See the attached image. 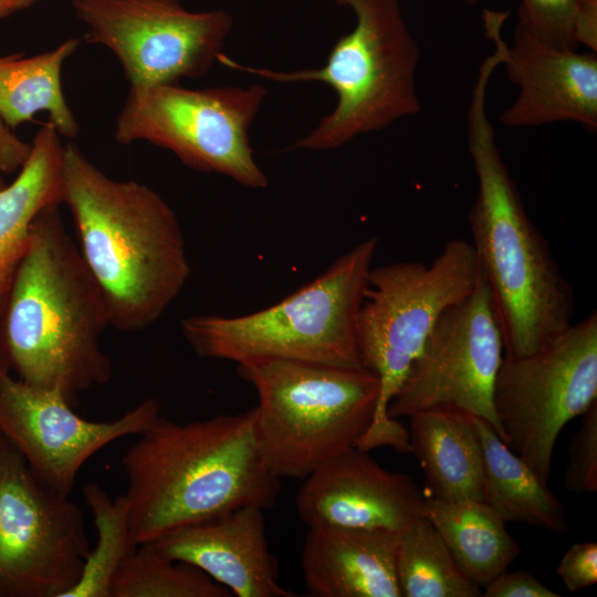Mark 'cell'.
<instances>
[{
    "instance_id": "10",
    "label": "cell",
    "mask_w": 597,
    "mask_h": 597,
    "mask_svg": "<svg viewBox=\"0 0 597 597\" xmlns=\"http://www.w3.org/2000/svg\"><path fill=\"white\" fill-rule=\"evenodd\" d=\"M595 401V311L532 354H504L494 384V411L504 442L545 483L562 429Z\"/></svg>"
},
{
    "instance_id": "28",
    "label": "cell",
    "mask_w": 597,
    "mask_h": 597,
    "mask_svg": "<svg viewBox=\"0 0 597 597\" xmlns=\"http://www.w3.org/2000/svg\"><path fill=\"white\" fill-rule=\"evenodd\" d=\"M567 448L564 486L576 493L597 491V401L583 415Z\"/></svg>"
},
{
    "instance_id": "1",
    "label": "cell",
    "mask_w": 597,
    "mask_h": 597,
    "mask_svg": "<svg viewBox=\"0 0 597 597\" xmlns=\"http://www.w3.org/2000/svg\"><path fill=\"white\" fill-rule=\"evenodd\" d=\"M59 206L42 209L32 222L0 316V357L20 380L57 391L77 407L82 392L112 378L101 347L111 320Z\"/></svg>"
},
{
    "instance_id": "8",
    "label": "cell",
    "mask_w": 597,
    "mask_h": 597,
    "mask_svg": "<svg viewBox=\"0 0 597 597\" xmlns=\"http://www.w3.org/2000/svg\"><path fill=\"white\" fill-rule=\"evenodd\" d=\"M238 374L256 390L254 436L279 479L304 480L355 447L379 392L378 378L366 368L264 359L238 364Z\"/></svg>"
},
{
    "instance_id": "14",
    "label": "cell",
    "mask_w": 597,
    "mask_h": 597,
    "mask_svg": "<svg viewBox=\"0 0 597 597\" xmlns=\"http://www.w3.org/2000/svg\"><path fill=\"white\" fill-rule=\"evenodd\" d=\"M160 416L150 397L111 421L80 416L57 391L29 385L0 357V433L40 482L70 496L82 467L117 439L140 434Z\"/></svg>"
},
{
    "instance_id": "24",
    "label": "cell",
    "mask_w": 597,
    "mask_h": 597,
    "mask_svg": "<svg viewBox=\"0 0 597 597\" xmlns=\"http://www.w3.org/2000/svg\"><path fill=\"white\" fill-rule=\"evenodd\" d=\"M396 567L401 597L482 596L481 588L464 576L423 515L399 533Z\"/></svg>"
},
{
    "instance_id": "34",
    "label": "cell",
    "mask_w": 597,
    "mask_h": 597,
    "mask_svg": "<svg viewBox=\"0 0 597 597\" xmlns=\"http://www.w3.org/2000/svg\"><path fill=\"white\" fill-rule=\"evenodd\" d=\"M6 181L2 178V174H0V190L6 186Z\"/></svg>"
},
{
    "instance_id": "25",
    "label": "cell",
    "mask_w": 597,
    "mask_h": 597,
    "mask_svg": "<svg viewBox=\"0 0 597 597\" xmlns=\"http://www.w3.org/2000/svg\"><path fill=\"white\" fill-rule=\"evenodd\" d=\"M83 496L94 517L97 540L77 584L65 597H109L117 569L138 546L130 527L128 503L124 494L111 499L95 483L83 488Z\"/></svg>"
},
{
    "instance_id": "9",
    "label": "cell",
    "mask_w": 597,
    "mask_h": 597,
    "mask_svg": "<svg viewBox=\"0 0 597 597\" xmlns=\"http://www.w3.org/2000/svg\"><path fill=\"white\" fill-rule=\"evenodd\" d=\"M266 94L261 85L129 86L115 139L148 142L170 150L190 168L263 189L269 181L254 159L249 132Z\"/></svg>"
},
{
    "instance_id": "17",
    "label": "cell",
    "mask_w": 597,
    "mask_h": 597,
    "mask_svg": "<svg viewBox=\"0 0 597 597\" xmlns=\"http://www.w3.org/2000/svg\"><path fill=\"white\" fill-rule=\"evenodd\" d=\"M151 544L191 565L237 597H294L279 580L264 509L242 506L165 534Z\"/></svg>"
},
{
    "instance_id": "23",
    "label": "cell",
    "mask_w": 597,
    "mask_h": 597,
    "mask_svg": "<svg viewBox=\"0 0 597 597\" xmlns=\"http://www.w3.org/2000/svg\"><path fill=\"white\" fill-rule=\"evenodd\" d=\"M77 39H69L51 51L33 56H0V115L15 128L45 112L60 136L73 138L80 127L62 90L64 62L76 51Z\"/></svg>"
},
{
    "instance_id": "31",
    "label": "cell",
    "mask_w": 597,
    "mask_h": 597,
    "mask_svg": "<svg viewBox=\"0 0 597 597\" xmlns=\"http://www.w3.org/2000/svg\"><path fill=\"white\" fill-rule=\"evenodd\" d=\"M32 143L20 139L0 115V174L20 170L28 160Z\"/></svg>"
},
{
    "instance_id": "12",
    "label": "cell",
    "mask_w": 597,
    "mask_h": 597,
    "mask_svg": "<svg viewBox=\"0 0 597 597\" xmlns=\"http://www.w3.org/2000/svg\"><path fill=\"white\" fill-rule=\"evenodd\" d=\"M86 41L117 57L129 86L203 76L233 25L224 10L189 11L179 0H73Z\"/></svg>"
},
{
    "instance_id": "15",
    "label": "cell",
    "mask_w": 597,
    "mask_h": 597,
    "mask_svg": "<svg viewBox=\"0 0 597 597\" xmlns=\"http://www.w3.org/2000/svg\"><path fill=\"white\" fill-rule=\"evenodd\" d=\"M295 505L307 527L400 533L422 515L425 494L410 476L383 468L368 451L348 448L306 479Z\"/></svg>"
},
{
    "instance_id": "18",
    "label": "cell",
    "mask_w": 597,
    "mask_h": 597,
    "mask_svg": "<svg viewBox=\"0 0 597 597\" xmlns=\"http://www.w3.org/2000/svg\"><path fill=\"white\" fill-rule=\"evenodd\" d=\"M398 533L350 527H308L301 567L313 597H401Z\"/></svg>"
},
{
    "instance_id": "36",
    "label": "cell",
    "mask_w": 597,
    "mask_h": 597,
    "mask_svg": "<svg viewBox=\"0 0 597 597\" xmlns=\"http://www.w3.org/2000/svg\"><path fill=\"white\" fill-rule=\"evenodd\" d=\"M335 1L337 2L338 0H335Z\"/></svg>"
},
{
    "instance_id": "19",
    "label": "cell",
    "mask_w": 597,
    "mask_h": 597,
    "mask_svg": "<svg viewBox=\"0 0 597 597\" xmlns=\"http://www.w3.org/2000/svg\"><path fill=\"white\" fill-rule=\"evenodd\" d=\"M410 453L419 461L425 496L446 501H482L483 459L470 413L439 406L409 417Z\"/></svg>"
},
{
    "instance_id": "21",
    "label": "cell",
    "mask_w": 597,
    "mask_h": 597,
    "mask_svg": "<svg viewBox=\"0 0 597 597\" xmlns=\"http://www.w3.org/2000/svg\"><path fill=\"white\" fill-rule=\"evenodd\" d=\"M470 420L482 451V502L505 523L566 534V511L548 483L509 448L486 420L473 415Z\"/></svg>"
},
{
    "instance_id": "6",
    "label": "cell",
    "mask_w": 597,
    "mask_h": 597,
    "mask_svg": "<svg viewBox=\"0 0 597 597\" xmlns=\"http://www.w3.org/2000/svg\"><path fill=\"white\" fill-rule=\"evenodd\" d=\"M368 238L322 274L276 304L240 316L192 315L180 329L201 358L242 364L290 359L365 368L357 346V317L377 248Z\"/></svg>"
},
{
    "instance_id": "20",
    "label": "cell",
    "mask_w": 597,
    "mask_h": 597,
    "mask_svg": "<svg viewBox=\"0 0 597 597\" xmlns=\"http://www.w3.org/2000/svg\"><path fill=\"white\" fill-rule=\"evenodd\" d=\"M63 154L59 133L50 122L45 123L15 179L0 190V316L34 218L42 209L63 203Z\"/></svg>"
},
{
    "instance_id": "16",
    "label": "cell",
    "mask_w": 597,
    "mask_h": 597,
    "mask_svg": "<svg viewBox=\"0 0 597 597\" xmlns=\"http://www.w3.org/2000/svg\"><path fill=\"white\" fill-rule=\"evenodd\" d=\"M501 66L519 87L515 101L500 116L502 125L526 128L574 122L596 132V52L552 46L517 20Z\"/></svg>"
},
{
    "instance_id": "11",
    "label": "cell",
    "mask_w": 597,
    "mask_h": 597,
    "mask_svg": "<svg viewBox=\"0 0 597 597\" xmlns=\"http://www.w3.org/2000/svg\"><path fill=\"white\" fill-rule=\"evenodd\" d=\"M90 551L80 506L40 482L0 433V597H65Z\"/></svg>"
},
{
    "instance_id": "30",
    "label": "cell",
    "mask_w": 597,
    "mask_h": 597,
    "mask_svg": "<svg viewBox=\"0 0 597 597\" xmlns=\"http://www.w3.org/2000/svg\"><path fill=\"white\" fill-rule=\"evenodd\" d=\"M482 596L485 597H559L526 570H504L490 580Z\"/></svg>"
},
{
    "instance_id": "32",
    "label": "cell",
    "mask_w": 597,
    "mask_h": 597,
    "mask_svg": "<svg viewBox=\"0 0 597 597\" xmlns=\"http://www.w3.org/2000/svg\"><path fill=\"white\" fill-rule=\"evenodd\" d=\"M574 32L578 44L597 51V0H577L574 13Z\"/></svg>"
},
{
    "instance_id": "22",
    "label": "cell",
    "mask_w": 597,
    "mask_h": 597,
    "mask_svg": "<svg viewBox=\"0 0 597 597\" xmlns=\"http://www.w3.org/2000/svg\"><path fill=\"white\" fill-rule=\"evenodd\" d=\"M422 515L439 532L464 576L480 588L520 555L505 522L482 501L446 502L425 496Z\"/></svg>"
},
{
    "instance_id": "3",
    "label": "cell",
    "mask_w": 597,
    "mask_h": 597,
    "mask_svg": "<svg viewBox=\"0 0 597 597\" xmlns=\"http://www.w3.org/2000/svg\"><path fill=\"white\" fill-rule=\"evenodd\" d=\"M62 174L63 203L81 254L104 293L111 327L147 329L190 274L176 213L149 186L107 176L75 144L64 145Z\"/></svg>"
},
{
    "instance_id": "29",
    "label": "cell",
    "mask_w": 597,
    "mask_h": 597,
    "mask_svg": "<svg viewBox=\"0 0 597 597\" xmlns=\"http://www.w3.org/2000/svg\"><path fill=\"white\" fill-rule=\"evenodd\" d=\"M557 575L569 591H578L597 583V544L575 543L562 556Z\"/></svg>"
},
{
    "instance_id": "26",
    "label": "cell",
    "mask_w": 597,
    "mask_h": 597,
    "mask_svg": "<svg viewBox=\"0 0 597 597\" xmlns=\"http://www.w3.org/2000/svg\"><path fill=\"white\" fill-rule=\"evenodd\" d=\"M200 569L140 544L117 569L109 597H230Z\"/></svg>"
},
{
    "instance_id": "33",
    "label": "cell",
    "mask_w": 597,
    "mask_h": 597,
    "mask_svg": "<svg viewBox=\"0 0 597 597\" xmlns=\"http://www.w3.org/2000/svg\"><path fill=\"white\" fill-rule=\"evenodd\" d=\"M35 2L36 0H0V19L27 9Z\"/></svg>"
},
{
    "instance_id": "2",
    "label": "cell",
    "mask_w": 597,
    "mask_h": 597,
    "mask_svg": "<svg viewBox=\"0 0 597 597\" xmlns=\"http://www.w3.org/2000/svg\"><path fill=\"white\" fill-rule=\"evenodd\" d=\"M496 67L494 59L484 57L468 107V149L478 184L469 223L504 354L524 356L573 324L575 294L548 242L528 218L498 147L486 111L488 87Z\"/></svg>"
},
{
    "instance_id": "4",
    "label": "cell",
    "mask_w": 597,
    "mask_h": 597,
    "mask_svg": "<svg viewBox=\"0 0 597 597\" xmlns=\"http://www.w3.org/2000/svg\"><path fill=\"white\" fill-rule=\"evenodd\" d=\"M254 409L177 422L159 416L122 458L138 545L222 513L272 507L280 479L254 436Z\"/></svg>"
},
{
    "instance_id": "13",
    "label": "cell",
    "mask_w": 597,
    "mask_h": 597,
    "mask_svg": "<svg viewBox=\"0 0 597 597\" xmlns=\"http://www.w3.org/2000/svg\"><path fill=\"white\" fill-rule=\"evenodd\" d=\"M479 268V266H478ZM504 344L491 293L480 270L473 291L447 308L388 406L397 419L454 406L486 420L504 441L493 391Z\"/></svg>"
},
{
    "instance_id": "27",
    "label": "cell",
    "mask_w": 597,
    "mask_h": 597,
    "mask_svg": "<svg viewBox=\"0 0 597 597\" xmlns=\"http://www.w3.org/2000/svg\"><path fill=\"white\" fill-rule=\"evenodd\" d=\"M577 0H521L517 20L540 40L568 50H577L574 13Z\"/></svg>"
},
{
    "instance_id": "5",
    "label": "cell",
    "mask_w": 597,
    "mask_h": 597,
    "mask_svg": "<svg viewBox=\"0 0 597 597\" xmlns=\"http://www.w3.org/2000/svg\"><path fill=\"white\" fill-rule=\"evenodd\" d=\"M355 15L350 32L341 36L320 69L291 72L242 65L220 54L222 65L280 83L322 82L331 86L334 109L294 148L331 150L359 135L387 128L418 114L416 85L420 50L405 20L399 0H338Z\"/></svg>"
},
{
    "instance_id": "7",
    "label": "cell",
    "mask_w": 597,
    "mask_h": 597,
    "mask_svg": "<svg viewBox=\"0 0 597 597\" xmlns=\"http://www.w3.org/2000/svg\"><path fill=\"white\" fill-rule=\"evenodd\" d=\"M478 274L474 249L463 239L448 241L429 264L371 266L357 317V346L364 367L378 378L379 392L356 448L410 453L409 432L388 416V406L441 314L473 291Z\"/></svg>"
},
{
    "instance_id": "35",
    "label": "cell",
    "mask_w": 597,
    "mask_h": 597,
    "mask_svg": "<svg viewBox=\"0 0 597 597\" xmlns=\"http://www.w3.org/2000/svg\"><path fill=\"white\" fill-rule=\"evenodd\" d=\"M468 6H474L478 0H464Z\"/></svg>"
}]
</instances>
